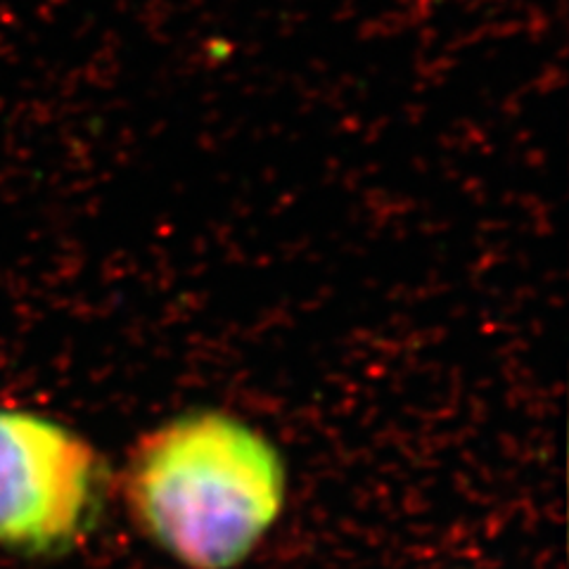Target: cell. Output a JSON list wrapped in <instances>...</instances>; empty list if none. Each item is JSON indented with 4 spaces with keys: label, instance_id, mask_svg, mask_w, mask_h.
<instances>
[{
    "label": "cell",
    "instance_id": "cell-1",
    "mask_svg": "<svg viewBox=\"0 0 569 569\" xmlns=\"http://www.w3.org/2000/svg\"><path fill=\"white\" fill-rule=\"evenodd\" d=\"M123 503L142 537L186 569H236L278 522L288 472L254 427L192 411L142 437L123 468Z\"/></svg>",
    "mask_w": 569,
    "mask_h": 569
},
{
    "label": "cell",
    "instance_id": "cell-2",
    "mask_svg": "<svg viewBox=\"0 0 569 569\" xmlns=\"http://www.w3.org/2000/svg\"><path fill=\"white\" fill-rule=\"evenodd\" d=\"M102 489L91 441L60 420L0 406V548L33 558L74 548L96 525Z\"/></svg>",
    "mask_w": 569,
    "mask_h": 569
}]
</instances>
